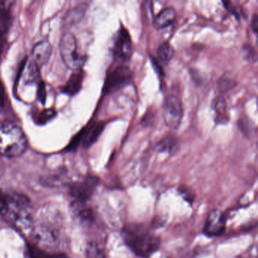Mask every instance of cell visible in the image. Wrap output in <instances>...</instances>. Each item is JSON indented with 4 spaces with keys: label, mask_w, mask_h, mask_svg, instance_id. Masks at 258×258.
<instances>
[{
    "label": "cell",
    "mask_w": 258,
    "mask_h": 258,
    "mask_svg": "<svg viewBox=\"0 0 258 258\" xmlns=\"http://www.w3.org/2000/svg\"><path fill=\"white\" fill-rule=\"evenodd\" d=\"M226 229V219L220 210H212L208 214L204 226L203 232L208 237L221 235Z\"/></svg>",
    "instance_id": "obj_10"
},
{
    "label": "cell",
    "mask_w": 258,
    "mask_h": 258,
    "mask_svg": "<svg viewBox=\"0 0 258 258\" xmlns=\"http://www.w3.org/2000/svg\"><path fill=\"white\" fill-rule=\"evenodd\" d=\"M31 238L34 246L42 250H54L61 242V228L59 223L49 215L40 216L31 226Z\"/></svg>",
    "instance_id": "obj_3"
},
{
    "label": "cell",
    "mask_w": 258,
    "mask_h": 258,
    "mask_svg": "<svg viewBox=\"0 0 258 258\" xmlns=\"http://www.w3.org/2000/svg\"><path fill=\"white\" fill-rule=\"evenodd\" d=\"M5 105V90L4 86L0 82V111H2Z\"/></svg>",
    "instance_id": "obj_25"
},
{
    "label": "cell",
    "mask_w": 258,
    "mask_h": 258,
    "mask_svg": "<svg viewBox=\"0 0 258 258\" xmlns=\"http://www.w3.org/2000/svg\"><path fill=\"white\" fill-rule=\"evenodd\" d=\"M6 41H7V39H6L5 36L0 35V58H1V55H2L3 52H4Z\"/></svg>",
    "instance_id": "obj_27"
},
{
    "label": "cell",
    "mask_w": 258,
    "mask_h": 258,
    "mask_svg": "<svg viewBox=\"0 0 258 258\" xmlns=\"http://www.w3.org/2000/svg\"><path fill=\"white\" fill-rule=\"evenodd\" d=\"M238 127L241 132L244 133L246 136L251 135L253 134V123L247 118L241 119L238 121Z\"/></svg>",
    "instance_id": "obj_23"
},
{
    "label": "cell",
    "mask_w": 258,
    "mask_h": 258,
    "mask_svg": "<svg viewBox=\"0 0 258 258\" xmlns=\"http://www.w3.org/2000/svg\"><path fill=\"white\" fill-rule=\"evenodd\" d=\"M251 28L253 32H257L258 30V17L256 14L253 16L251 20Z\"/></svg>",
    "instance_id": "obj_26"
},
{
    "label": "cell",
    "mask_w": 258,
    "mask_h": 258,
    "mask_svg": "<svg viewBox=\"0 0 258 258\" xmlns=\"http://www.w3.org/2000/svg\"><path fill=\"white\" fill-rule=\"evenodd\" d=\"M99 179L95 176H87L84 180L75 182L71 187V195L78 202L88 200L96 190Z\"/></svg>",
    "instance_id": "obj_9"
},
{
    "label": "cell",
    "mask_w": 258,
    "mask_h": 258,
    "mask_svg": "<svg viewBox=\"0 0 258 258\" xmlns=\"http://www.w3.org/2000/svg\"><path fill=\"white\" fill-rule=\"evenodd\" d=\"M29 253L32 258H71L66 253L42 250L34 245L30 246Z\"/></svg>",
    "instance_id": "obj_17"
},
{
    "label": "cell",
    "mask_w": 258,
    "mask_h": 258,
    "mask_svg": "<svg viewBox=\"0 0 258 258\" xmlns=\"http://www.w3.org/2000/svg\"><path fill=\"white\" fill-rule=\"evenodd\" d=\"M105 123L104 122H94L85 128L83 136L84 146L88 148L96 143L105 129Z\"/></svg>",
    "instance_id": "obj_12"
},
{
    "label": "cell",
    "mask_w": 258,
    "mask_h": 258,
    "mask_svg": "<svg viewBox=\"0 0 258 258\" xmlns=\"http://www.w3.org/2000/svg\"><path fill=\"white\" fill-rule=\"evenodd\" d=\"M183 115L182 103L176 96H167L163 105L164 123L170 129L176 130L180 125Z\"/></svg>",
    "instance_id": "obj_6"
},
{
    "label": "cell",
    "mask_w": 258,
    "mask_h": 258,
    "mask_svg": "<svg viewBox=\"0 0 258 258\" xmlns=\"http://www.w3.org/2000/svg\"><path fill=\"white\" fill-rule=\"evenodd\" d=\"M22 79H23L24 83L26 85L34 84L39 85L41 83L39 67L33 60L25 63V66L22 71Z\"/></svg>",
    "instance_id": "obj_14"
},
{
    "label": "cell",
    "mask_w": 258,
    "mask_h": 258,
    "mask_svg": "<svg viewBox=\"0 0 258 258\" xmlns=\"http://www.w3.org/2000/svg\"><path fill=\"white\" fill-rule=\"evenodd\" d=\"M176 11L173 8H166L161 10L153 20V25L156 29H164L170 26L176 19Z\"/></svg>",
    "instance_id": "obj_15"
},
{
    "label": "cell",
    "mask_w": 258,
    "mask_h": 258,
    "mask_svg": "<svg viewBox=\"0 0 258 258\" xmlns=\"http://www.w3.org/2000/svg\"><path fill=\"white\" fill-rule=\"evenodd\" d=\"M173 54H174L173 48L167 42L160 45L157 51L158 60L164 64H167L170 62V60L173 58Z\"/></svg>",
    "instance_id": "obj_19"
},
{
    "label": "cell",
    "mask_w": 258,
    "mask_h": 258,
    "mask_svg": "<svg viewBox=\"0 0 258 258\" xmlns=\"http://www.w3.org/2000/svg\"><path fill=\"white\" fill-rule=\"evenodd\" d=\"M243 55H244V58L247 60H250V61H254L256 60V55L253 51V47L250 46V45H244V47L242 48Z\"/></svg>",
    "instance_id": "obj_24"
},
{
    "label": "cell",
    "mask_w": 258,
    "mask_h": 258,
    "mask_svg": "<svg viewBox=\"0 0 258 258\" xmlns=\"http://www.w3.org/2000/svg\"><path fill=\"white\" fill-rule=\"evenodd\" d=\"M84 74L81 70L77 71L72 74L67 84L62 87V92L69 96H75L79 93L82 88Z\"/></svg>",
    "instance_id": "obj_13"
},
{
    "label": "cell",
    "mask_w": 258,
    "mask_h": 258,
    "mask_svg": "<svg viewBox=\"0 0 258 258\" xmlns=\"http://www.w3.org/2000/svg\"><path fill=\"white\" fill-rule=\"evenodd\" d=\"M125 244L139 256L149 258L158 250L161 240L143 226L136 223L126 225L122 230Z\"/></svg>",
    "instance_id": "obj_2"
},
{
    "label": "cell",
    "mask_w": 258,
    "mask_h": 258,
    "mask_svg": "<svg viewBox=\"0 0 258 258\" xmlns=\"http://www.w3.org/2000/svg\"><path fill=\"white\" fill-rule=\"evenodd\" d=\"M132 80V73L129 68L120 66L110 72L105 79L103 92L105 94L115 93L127 85Z\"/></svg>",
    "instance_id": "obj_7"
},
{
    "label": "cell",
    "mask_w": 258,
    "mask_h": 258,
    "mask_svg": "<svg viewBox=\"0 0 258 258\" xmlns=\"http://www.w3.org/2000/svg\"><path fill=\"white\" fill-rule=\"evenodd\" d=\"M56 116V111L54 109H45L37 116V123L39 125H45L52 120Z\"/></svg>",
    "instance_id": "obj_22"
},
{
    "label": "cell",
    "mask_w": 258,
    "mask_h": 258,
    "mask_svg": "<svg viewBox=\"0 0 258 258\" xmlns=\"http://www.w3.org/2000/svg\"><path fill=\"white\" fill-rule=\"evenodd\" d=\"M52 47L47 41H42L37 43L33 48V61L38 67L46 64L52 55Z\"/></svg>",
    "instance_id": "obj_11"
},
{
    "label": "cell",
    "mask_w": 258,
    "mask_h": 258,
    "mask_svg": "<svg viewBox=\"0 0 258 258\" xmlns=\"http://www.w3.org/2000/svg\"><path fill=\"white\" fill-rule=\"evenodd\" d=\"M177 146L178 141L176 138L173 136H168L156 145V149L161 152H173Z\"/></svg>",
    "instance_id": "obj_20"
},
{
    "label": "cell",
    "mask_w": 258,
    "mask_h": 258,
    "mask_svg": "<svg viewBox=\"0 0 258 258\" xmlns=\"http://www.w3.org/2000/svg\"><path fill=\"white\" fill-rule=\"evenodd\" d=\"M235 85V80L233 78H231L230 75H226L219 81L217 87L221 93H226L233 89Z\"/></svg>",
    "instance_id": "obj_21"
},
{
    "label": "cell",
    "mask_w": 258,
    "mask_h": 258,
    "mask_svg": "<svg viewBox=\"0 0 258 258\" xmlns=\"http://www.w3.org/2000/svg\"><path fill=\"white\" fill-rule=\"evenodd\" d=\"M28 148V140L20 126L12 122L0 123V155L15 158Z\"/></svg>",
    "instance_id": "obj_4"
},
{
    "label": "cell",
    "mask_w": 258,
    "mask_h": 258,
    "mask_svg": "<svg viewBox=\"0 0 258 258\" xmlns=\"http://www.w3.org/2000/svg\"><path fill=\"white\" fill-rule=\"evenodd\" d=\"M133 43L126 28H120L114 38L112 52L114 58L121 61H128L133 54Z\"/></svg>",
    "instance_id": "obj_8"
},
{
    "label": "cell",
    "mask_w": 258,
    "mask_h": 258,
    "mask_svg": "<svg viewBox=\"0 0 258 258\" xmlns=\"http://www.w3.org/2000/svg\"><path fill=\"white\" fill-rule=\"evenodd\" d=\"M12 25V16L10 9L5 2H0V35L7 36Z\"/></svg>",
    "instance_id": "obj_16"
},
{
    "label": "cell",
    "mask_w": 258,
    "mask_h": 258,
    "mask_svg": "<svg viewBox=\"0 0 258 258\" xmlns=\"http://www.w3.org/2000/svg\"><path fill=\"white\" fill-rule=\"evenodd\" d=\"M213 108L217 114V118L216 120L220 122V123L223 122H226L228 120L227 115H226V101L223 98H216L213 102Z\"/></svg>",
    "instance_id": "obj_18"
},
{
    "label": "cell",
    "mask_w": 258,
    "mask_h": 258,
    "mask_svg": "<svg viewBox=\"0 0 258 258\" xmlns=\"http://www.w3.org/2000/svg\"><path fill=\"white\" fill-rule=\"evenodd\" d=\"M60 52L66 66L74 72L81 70L85 63L86 58L78 50V41L72 33L63 35L60 43Z\"/></svg>",
    "instance_id": "obj_5"
},
{
    "label": "cell",
    "mask_w": 258,
    "mask_h": 258,
    "mask_svg": "<svg viewBox=\"0 0 258 258\" xmlns=\"http://www.w3.org/2000/svg\"><path fill=\"white\" fill-rule=\"evenodd\" d=\"M0 214L21 230L29 229L34 222L31 201L20 193L0 191Z\"/></svg>",
    "instance_id": "obj_1"
}]
</instances>
